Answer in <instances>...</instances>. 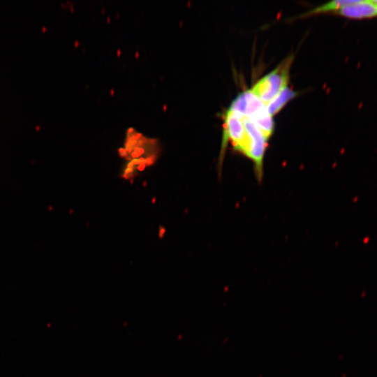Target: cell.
Instances as JSON below:
<instances>
[{
    "label": "cell",
    "instance_id": "7a4b0ae2",
    "mask_svg": "<svg viewBox=\"0 0 377 377\" xmlns=\"http://www.w3.org/2000/svg\"><path fill=\"white\" fill-rule=\"evenodd\" d=\"M228 108L251 119L269 140L274 128L272 116L269 113L266 105L250 89L238 94Z\"/></svg>",
    "mask_w": 377,
    "mask_h": 377
},
{
    "label": "cell",
    "instance_id": "277c9868",
    "mask_svg": "<svg viewBox=\"0 0 377 377\" xmlns=\"http://www.w3.org/2000/svg\"><path fill=\"white\" fill-rule=\"evenodd\" d=\"M337 14L350 19L361 20L377 17V3L376 1L353 0L342 7Z\"/></svg>",
    "mask_w": 377,
    "mask_h": 377
},
{
    "label": "cell",
    "instance_id": "6da1fadb",
    "mask_svg": "<svg viewBox=\"0 0 377 377\" xmlns=\"http://www.w3.org/2000/svg\"><path fill=\"white\" fill-rule=\"evenodd\" d=\"M223 117V133L219 163L222 164L226 147L230 142L235 151L251 161L256 177L261 181L268 140L254 122L239 112L228 108Z\"/></svg>",
    "mask_w": 377,
    "mask_h": 377
},
{
    "label": "cell",
    "instance_id": "5b68a950",
    "mask_svg": "<svg viewBox=\"0 0 377 377\" xmlns=\"http://www.w3.org/2000/svg\"><path fill=\"white\" fill-rule=\"evenodd\" d=\"M296 96L297 93L295 91L286 87L266 105L269 113L273 117Z\"/></svg>",
    "mask_w": 377,
    "mask_h": 377
},
{
    "label": "cell",
    "instance_id": "8992f818",
    "mask_svg": "<svg viewBox=\"0 0 377 377\" xmlns=\"http://www.w3.org/2000/svg\"><path fill=\"white\" fill-rule=\"evenodd\" d=\"M376 2L377 3V1H376Z\"/></svg>",
    "mask_w": 377,
    "mask_h": 377
},
{
    "label": "cell",
    "instance_id": "3957f363",
    "mask_svg": "<svg viewBox=\"0 0 377 377\" xmlns=\"http://www.w3.org/2000/svg\"><path fill=\"white\" fill-rule=\"evenodd\" d=\"M293 56H288L273 71L258 80L250 89L265 105L288 87Z\"/></svg>",
    "mask_w": 377,
    "mask_h": 377
}]
</instances>
